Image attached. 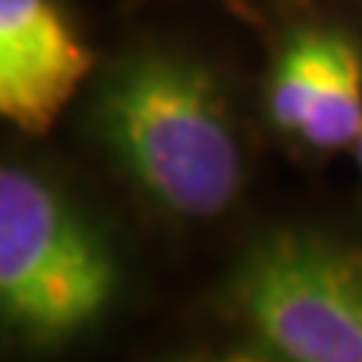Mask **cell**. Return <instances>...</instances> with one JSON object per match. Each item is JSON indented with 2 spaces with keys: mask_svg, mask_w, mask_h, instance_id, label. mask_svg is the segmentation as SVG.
<instances>
[{
  "mask_svg": "<svg viewBox=\"0 0 362 362\" xmlns=\"http://www.w3.org/2000/svg\"><path fill=\"white\" fill-rule=\"evenodd\" d=\"M94 130L127 185L169 221H214L242 197L245 151L230 106L185 54L121 58L94 94Z\"/></svg>",
  "mask_w": 362,
  "mask_h": 362,
  "instance_id": "6da1fadb",
  "label": "cell"
},
{
  "mask_svg": "<svg viewBox=\"0 0 362 362\" xmlns=\"http://www.w3.org/2000/svg\"><path fill=\"white\" fill-rule=\"evenodd\" d=\"M121 263L103 226L40 169H0V320L16 347L52 354L112 311Z\"/></svg>",
  "mask_w": 362,
  "mask_h": 362,
  "instance_id": "7a4b0ae2",
  "label": "cell"
},
{
  "mask_svg": "<svg viewBox=\"0 0 362 362\" xmlns=\"http://www.w3.org/2000/svg\"><path fill=\"white\" fill-rule=\"evenodd\" d=\"M221 302L272 362H362V245L341 235L272 226L242 247Z\"/></svg>",
  "mask_w": 362,
  "mask_h": 362,
  "instance_id": "3957f363",
  "label": "cell"
},
{
  "mask_svg": "<svg viewBox=\"0 0 362 362\" xmlns=\"http://www.w3.org/2000/svg\"><path fill=\"white\" fill-rule=\"evenodd\" d=\"M90 73L58 0H0V115L28 136L54 127Z\"/></svg>",
  "mask_w": 362,
  "mask_h": 362,
  "instance_id": "277c9868",
  "label": "cell"
},
{
  "mask_svg": "<svg viewBox=\"0 0 362 362\" xmlns=\"http://www.w3.org/2000/svg\"><path fill=\"white\" fill-rule=\"evenodd\" d=\"M341 40V33L332 30H302L278 52L266 82V112L278 133L299 139L302 124L335 64Z\"/></svg>",
  "mask_w": 362,
  "mask_h": 362,
  "instance_id": "5b68a950",
  "label": "cell"
},
{
  "mask_svg": "<svg viewBox=\"0 0 362 362\" xmlns=\"http://www.w3.org/2000/svg\"><path fill=\"white\" fill-rule=\"evenodd\" d=\"M362 133V54L347 37L338 45L335 64L317 94L299 142L311 151L354 148Z\"/></svg>",
  "mask_w": 362,
  "mask_h": 362,
  "instance_id": "8992f818",
  "label": "cell"
},
{
  "mask_svg": "<svg viewBox=\"0 0 362 362\" xmlns=\"http://www.w3.org/2000/svg\"><path fill=\"white\" fill-rule=\"evenodd\" d=\"M175 362H272L266 354H206V356H187Z\"/></svg>",
  "mask_w": 362,
  "mask_h": 362,
  "instance_id": "52a82bcc",
  "label": "cell"
},
{
  "mask_svg": "<svg viewBox=\"0 0 362 362\" xmlns=\"http://www.w3.org/2000/svg\"><path fill=\"white\" fill-rule=\"evenodd\" d=\"M354 154H356V166H359V173H362V133H359V139L354 145Z\"/></svg>",
  "mask_w": 362,
  "mask_h": 362,
  "instance_id": "ba28073f",
  "label": "cell"
}]
</instances>
